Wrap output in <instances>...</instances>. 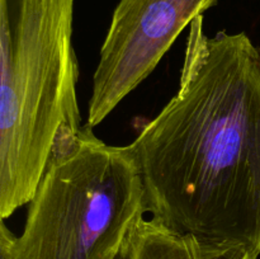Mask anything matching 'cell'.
I'll use <instances>...</instances> for the list:
<instances>
[{"instance_id": "obj_1", "label": "cell", "mask_w": 260, "mask_h": 259, "mask_svg": "<svg viewBox=\"0 0 260 259\" xmlns=\"http://www.w3.org/2000/svg\"><path fill=\"white\" fill-rule=\"evenodd\" d=\"M128 146L152 218L260 256V47L245 32L196 18L177 93Z\"/></svg>"}, {"instance_id": "obj_2", "label": "cell", "mask_w": 260, "mask_h": 259, "mask_svg": "<svg viewBox=\"0 0 260 259\" xmlns=\"http://www.w3.org/2000/svg\"><path fill=\"white\" fill-rule=\"evenodd\" d=\"M75 0H0V216L30 202L57 137L79 131Z\"/></svg>"}, {"instance_id": "obj_3", "label": "cell", "mask_w": 260, "mask_h": 259, "mask_svg": "<svg viewBox=\"0 0 260 259\" xmlns=\"http://www.w3.org/2000/svg\"><path fill=\"white\" fill-rule=\"evenodd\" d=\"M28 205L19 236L0 223L12 259H119L147 212L128 145L106 144L88 124L57 137Z\"/></svg>"}, {"instance_id": "obj_4", "label": "cell", "mask_w": 260, "mask_h": 259, "mask_svg": "<svg viewBox=\"0 0 260 259\" xmlns=\"http://www.w3.org/2000/svg\"><path fill=\"white\" fill-rule=\"evenodd\" d=\"M218 0H119L93 75L86 123L95 127L156 69L180 33Z\"/></svg>"}, {"instance_id": "obj_5", "label": "cell", "mask_w": 260, "mask_h": 259, "mask_svg": "<svg viewBox=\"0 0 260 259\" xmlns=\"http://www.w3.org/2000/svg\"><path fill=\"white\" fill-rule=\"evenodd\" d=\"M238 244L215 243L168 228L156 218L135 226L119 259H258Z\"/></svg>"}, {"instance_id": "obj_6", "label": "cell", "mask_w": 260, "mask_h": 259, "mask_svg": "<svg viewBox=\"0 0 260 259\" xmlns=\"http://www.w3.org/2000/svg\"><path fill=\"white\" fill-rule=\"evenodd\" d=\"M0 259H12L9 250L4 244H0Z\"/></svg>"}]
</instances>
